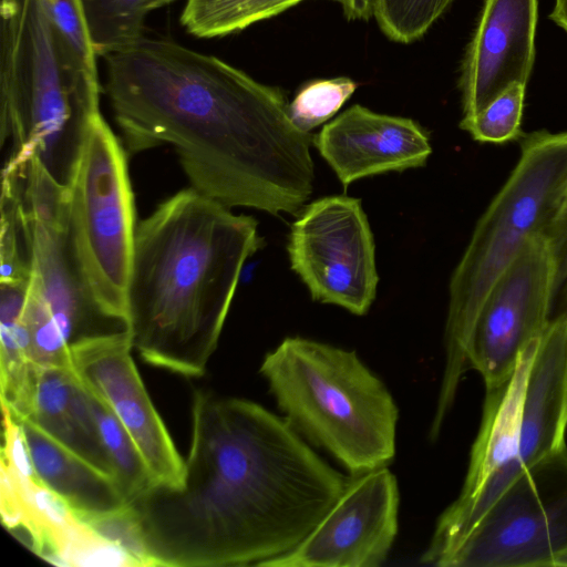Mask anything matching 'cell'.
I'll return each instance as SVG.
<instances>
[{
	"mask_svg": "<svg viewBox=\"0 0 567 567\" xmlns=\"http://www.w3.org/2000/svg\"><path fill=\"white\" fill-rule=\"evenodd\" d=\"M347 478L264 406L198 389L181 484L126 503L151 566H260L295 548Z\"/></svg>",
	"mask_w": 567,
	"mask_h": 567,
	"instance_id": "6da1fadb",
	"label": "cell"
},
{
	"mask_svg": "<svg viewBox=\"0 0 567 567\" xmlns=\"http://www.w3.org/2000/svg\"><path fill=\"white\" fill-rule=\"evenodd\" d=\"M103 58L128 152L169 144L202 194L299 215L313 189V135L292 123L278 87L167 39L142 37Z\"/></svg>",
	"mask_w": 567,
	"mask_h": 567,
	"instance_id": "7a4b0ae2",
	"label": "cell"
},
{
	"mask_svg": "<svg viewBox=\"0 0 567 567\" xmlns=\"http://www.w3.org/2000/svg\"><path fill=\"white\" fill-rule=\"evenodd\" d=\"M258 221L188 187L135 229L127 285L133 349L157 368L202 377L245 262L264 246Z\"/></svg>",
	"mask_w": 567,
	"mask_h": 567,
	"instance_id": "3957f363",
	"label": "cell"
},
{
	"mask_svg": "<svg viewBox=\"0 0 567 567\" xmlns=\"http://www.w3.org/2000/svg\"><path fill=\"white\" fill-rule=\"evenodd\" d=\"M0 137L6 165L34 157L69 187L100 112L96 61L56 28L47 0H1Z\"/></svg>",
	"mask_w": 567,
	"mask_h": 567,
	"instance_id": "277c9868",
	"label": "cell"
},
{
	"mask_svg": "<svg viewBox=\"0 0 567 567\" xmlns=\"http://www.w3.org/2000/svg\"><path fill=\"white\" fill-rule=\"evenodd\" d=\"M520 140L515 168L477 221L451 277L436 423L444 421L470 370L471 337L489 289L526 243L545 235L566 206L567 132L537 131Z\"/></svg>",
	"mask_w": 567,
	"mask_h": 567,
	"instance_id": "5b68a950",
	"label": "cell"
},
{
	"mask_svg": "<svg viewBox=\"0 0 567 567\" xmlns=\"http://www.w3.org/2000/svg\"><path fill=\"white\" fill-rule=\"evenodd\" d=\"M260 373L289 424L352 475L394 457L398 408L355 352L288 337L266 354Z\"/></svg>",
	"mask_w": 567,
	"mask_h": 567,
	"instance_id": "8992f818",
	"label": "cell"
},
{
	"mask_svg": "<svg viewBox=\"0 0 567 567\" xmlns=\"http://www.w3.org/2000/svg\"><path fill=\"white\" fill-rule=\"evenodd\" d=\"M135 229L126 153L101 116L90 128L69 186V230L93 296L106 311L127 320Z\"/></svg>",
	"mask_w": 567,
	"mask_h": 567,
	"instance_id": "52a82bcc",
	"label": "cell"
},
{
	"mask_svg": "<svg viewBox=\"0 0 567 567\" xmlns=\"http://www.w3.org/2000/svg\"><path fill=\"white\" fill-rule=\"evenodd\" d=\"M28 216L33 265L22 321L29 338V360L40 367L71 368L76 348L130 333V322L106 311L90 290L70 236L69 209Z\"/></svg>",
	"mask_w": 567,
	"mask_h": 567,
	"instance_id": "ba28073f",
	"label": "cell"
},
{
	"mask_svg": "<svg viewBox=\"0 0 567 567\" xmlns=\"http://www.w3.org/2000/svg\"><path fill=\"white\" fill-rule=\"evenodd\" d=\"M567 548V446L520 473L445 567H553Z\"/></svg>",
	"mask_w": 567,
	"mask_h": 567,
	"instance_id": "9c48e42d",
	"label": "cell"
},
{
	"mask_svg": "<svg viewBox=\"0 0 567 567\" xmlns=\"http://www.w3.org/2000/svg\"><path fill=\"white\" fill-rule=\"evenodd\" d=\"M287 251L313 300L365 315L377 296L375 245L361 200L319 198L292 223Z\"/></svg>",
	"mask_w": 567,
	"mask_h": 567,
	"instance_id": "30bf717a",
	"label": "cell"
},
{
	"mask_svg": "<svg viewBox=\"0 0 567 567\" xmlns=\"http://www.w3.org/2000/svg\"><path fill=\"white\" fill-rule=\"evenodd\" d=\"M539 339L533 340L520 352L515 370L506 382L486 390L482 422L472 446L462 491L440 516L430 546L422 557L425 563L444 566L513 482L526 385Z\"/></svg>",
	"mask_w": 567,
	"mask_h": 567,
	"instance_id": "8fae6325",
	"label": "cell"
},
{
	"mask_svg": "<svg viewBox=\"0 0 567 567\" xmlns=\"http://www.w3.org/2000/svg\"><path fill=\"white\" fill-rule=\"evenodd\" d=\"M555 264L545 235L530 238L489 289L468 347L470 369L486 390L506 382L525 347L548 326Z\"/></svg>",
	"mask_w": 567,
	"mask_h": 567,
	"instance_id": "7c38bea8",
	"label": "cell"
},
{
	"mask_svg": "<svg viewBox=\"0 0 567 567\" xmlns=\"http://www.w3.org/2000/svg\"><path fill=\"white\" fill-rule=\"evenodd\" d=\"M399 488L386 466L352 475L316 527L268 567H377L398 533Z\"/></svg>",
	"mask_w": 567,
	"mask_h": 567,
	"instance_id": "4fadbf2b",
	"label": "cell"
},
{
	"mask_svg": "<svg viewBox=\"0 0 567 567\" xmlns=\"http://www.w3.org/2000/svg\"><path fill=\"white\" fill-rule=\"evenodd\" d=\"M131 333L76 348L71 368L126 430L154 483L178 485L184 460L156 411L132 358Z\"/></svg>",
	"mask_w": 567,
	"mask_h": 567,
	"instance_id": "5bb4252c",
	"label": "cell"
},
{
	"mask_svg": "<svg viewBox=\"0 0 567 567\" xmlns=\"http://www.w3.org/2000/svg\"><path fill=\"white\" fill-rule=\"evenodd\" d=\"M537 20L538 0H484L461 68L462 118L477 114L509 84L527 85Z\"/></svg>",
	"mask_w": 567,
	"mask_h": 567,
	"instance_id": "9a60e30c",
	"label": "cell"
},
{
	"mask_svg": "<svg viewBox=\"0 0 567 567\" xmlns=\"http://www.w3.org/2000/svg\"><path fill=\"white\" fill-rule=\"evenodd\" d=\"M312 143L344 188L367 176L424 166L432 153L419 123L359 104L326 124Z\"/></svg>",
	"mask_w": 567,
	"mask_h": 567,
	"instance_id": "2e32d148",
	"label": "cell"
},
{
	"mask_svg": "<svg viewBox=\"0 0 567 567\" xmlns=\"http://www.w3.org/2000/svg\"><path fill=\"white\" fill-rule=\"evenodd\" d=\"M47 435L113 478L90 404V394L72 368L31 364L21 394L12 408ZM114 480V478H113Z\"/></svg>",
	"mask_w": 567,
	"mask_h": 567,
	"instance_id": "e0dca14e",
	"label": "cell"
},
{
	"mask_svg": "<svg viewBox=\"0 0 567 567\" xmlns=\"http://www.w3.org/2000/svg\"><path fill=\"white\" fill-rule=\"evenodd\" d=\"M16 419L22 427L37 480L62 498L78 517L101 515L126 505L111 476L61 445L29 420Z\"/></svg>",
	"mask_w": 567,
	"mask_h": 567,
	"instance_id": "ac0fdd59",
	"label": "cell"
},
{
	"mask_svg": "<svg viewBox=\"0 0 567 567\" xmlns=\"http://www.w3.org/2000/svg\"><path fill=\"white\" fill-rule=\"evenodd\" d=\"M305 0H186L181 23L197 38H217L272 18ZM341 6L349 20L372 18L373 0H329Z\"/></svg>",
	"mask_w": 567,
	"mask_h": 567,
	"instance_id": "d6986e66",
	"label": "cell"
},
{
	"mask_svg": "<svg viewBox=\"0 0 567 567\" xmlns=\"http://www.w3.org/2000/svg\"><path fill=\"white\" fill-rule=\"evenodd\" d=\"M175 0H80L96 56L122 50L142 37L148 13Z\"/></svg>",
	"mask_w": 567,
	"mask_h": 567,
	"instance_id": "ffe728a7",
	"label": "cell"
},
{
	"mask_svg": "<svg viewBox=\"0 0 567 567\" xmlns=\"http://www.w3.org/2000/svg\"><path fill=\"white\" fill-rule=\"evenodd\" d=\"M28 285L0 282L1 405L8 408L19 399L32 364L22 321Z\"/></svg>",
	"mask_w": 567,
	"mask_h": 567,
	"instance_id": "44dd1931",
	"label": "cell"
},
{
	"mask_svg": "<svg viewBox=\"0 0 567 567\" xmlns=\"http://www.w3.org/2000/svg\"><path fill=\"white\" fill-rule=\"evenodd\" d=\"M0 282L29 284L33 265L30 217L8 179L1 186Z\"/></svg>",
	"mask_w": 567,
	"mask_h": 567,
	"instance_id": "7402d4cb",
	"label": "cell"
},
{
	"mask_svg": "<svg viewBox=\"0 0 567 567\" xmlns=\"http://www.w3.org/2000/svg\"><path fill=\"white\" fill-rule=\"evenodd\" d=\"M89 394L100 437L112 464L113 478L127 503L153 484V478L123 425L90 391Z\"/></svg>",
	"mask_w": 567,
	"mask_h": 567,
	"instance_id": "603a6c76",
	"label": "cell"
},
{
	"mask_svg": "<svg viewBox=\"0 0 567 567\" xmlns=\"http://www.w3.org/2000/svg\"><path fill=\"white\" fill-rule=\"evenodd\" d=\"M525 92L526 84H509L477 114L462 118L460 127L483 143H505L522 138Z\"/></svg>",
	"mask_w": 567,
	"mask_h": 567,
	"instance_id": "cb8c5ba5",
	"label": "cell"
},
{
	"mask_svg": "<svg viewBox=\"0 0 567 567\" xmlns=\"http://www.w3.org/2000/svg\"><path fill=\"white\" fill-rule=\"evenodd\" d=\"M453 0H373L372 17L392 41L411 43L423 37Z\"/></svg>",
	"mask_w": 567,
	"mask_h": 567,
	"instance_id": "d4e9b609",
	"label": "cell"
},
{
	"mask_svg": "<svg viewBox=\"0 0 567 567\" xmlns=\"http://www.w3.org/2000/svg\"><path fill=\"white\" fill-rule=\"evenodd\" d=\"M355 89L357 83L344 76L308 82L289 103V116L298 128L310 132L331 118Z\"/></svg>",
	"mask_w": 567,
	"mask_h": 567,
	"instance_id": "484cf974",
	"label": "cell"
},
{
	"mask_svg": "<svg viewBox=\"0 0 567 567\" xmlns=\"http://www.w3.org/2000/svg\"><path fill=\"white\" fill-rule=\"evenodd\" d=\"M79 518L100 536L121 547L138 566H151L137 524L127 505L110 513Z\"/></svg>",
	"mask_w": 567,
	"mask_h": 567,
	"instance_id": "4316f807",
	"label": "cell"
},
{
	"mask_svg": "<svg viewBox=\"0 0 567 567\" xmlns=\"http://www.w3.org/2000/svg\"><path fill=\"white\" fill-rule=\"evenodd\" d=\"M545 237L548 241L555 264V299L567 280V207H565Z\"/></svg>",
	"mask_w": 567,
	"mask_h": 567,
	"instance_id": "83f0119b",
	"label": "cell"
},
{
	"mask_svg": "<svg viewBox=\"0 0 567 567\" xmlns=\"http://www.w3.org/2000/svg\"><path fill=\"white\" fill-rule=\"evenodd\" d=\"M548 18L567 34V0H555Z\"/></svg>",
	"mask_w": 567,
	"mask_h": 567,
	"instance_id": "f1b7e54d",
	"label": "cell"
},
{
	"mask_svg": "<svg viewBox=\"0 0 567 567\" xmlns=\"http://www.w3.org/2000/svg\"><path fill=\"white\" fill-rule=\"evenodd\" d=\"M553 567H567V548L554 559Z\"/></svg>",
	"mask_w": 567,
	"mask_h": 567,
	"instance_id": "f546056e",
	"label": "cell"
},
{
	"mask_svg": "<svg viewBox=\"0 0 567 567\" xmlns=\"http://www.w3.org/2000/svg\"><path fill=\"white\" fill-rule=\"evenodd\" d=\"M558 296H561L564 298L565 308L563 311L567 313V280L565 281Z\"/></svg>",
	"mask_w": 567,
	"mask_h": 567,
	"instance_id": "4dcf8cb0",
	"label": "cell"
},
{
	"mask_svg": "<svg viewBox=\"0 0 567 567\" xmlns=\"http://www.w3.org/2000/svg\"><path fill=\"white\" fill-rule=\"evenodd\" d=\"M565 207H567V197H566V206Z\"/></svg>",
	"mask_w": 567,
	"mask_h": 567,
	"instance_id": "1f68e13d",
	"label": "cell"
}]
</instances>
